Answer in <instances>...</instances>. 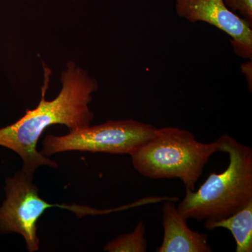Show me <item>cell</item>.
Masks as SVG:
<instances>
[{"label": "cell", "mask_w": 252, "mask_h": 252, "mask_svg": "<svg viewBox=\"0 0 252 252\" xmlns=\"http://www.w3.org/2000/svg\"><path fill=\"white\" fill-rule=\"evenodd\" d=\"M146 227L140 220L131 233H125L109 242L104 248L109 252H145L147 244L145 237Z\"/></svg>", "instance_id": "obj_9"}, {"label": "cell", "mask_w": 252, "mask_h": 252, "mask_svg": "<svg viewBox=\"0 0 252 252\" xmlns=\"http://www.w3.org/2000/svg\"><path fill=\"white\" fill-rule=\"evenodd\" d=\"M217 141L229 165L221 173L212 172L197 191L187 189L177 209L187 220L217 221L252 201V149L227 134Z\"/></svg>", "instance_id": "obj_2"}, {"label": "cell", "mask_w": 252, "mask_h": 252, "mask_svg": "<svg viewBox=\"0 0 252 252\" xmlns=\"http://www.w3.org/2000/svg\"><path fill=\"white\" fill-rule=\"evenodd\" d=\"M252 60L249 61L248 63H245L242 65V71L243 74H245V77L247 78V80L248 81L249 88L250 87V91H252Z\"/></svg>", "instance_id": "obj_11"}, {"label": "cell", "mask_w": 252, "mask_h": 252, "mask_svg": "<svg viewBox=\"0 0 252 252\" xmlns=\"http://www.w3.org/2000/svg\"><path fill=\"white\" fill-rule=\"evenodd\" d=\"M175 10L180 17L189 22L208 23L224 32L231 37L235 54L252 59V28L230 11L223 0H176Z\"/></svg>", "instance_id": "obj_6"}, {"label": "cell", "mask_w": 252, "mask_h": 252, "mask_svg": "<svg viewBox=\"0 0 252 252\" xmlns=\"http://www.w3.org/2000/svg\"><path fill=\"white\" fill-rule=\"evenodd\" d=\"M207 230L223 228L229 230L236 242L237 252H252V201L240 211L217 221L205 222Z\"/></svg>", "instance_id": "obj_8"}, {"label": "cell", "mask_w": 252, "mask_h": 252, "mask_svg": "<svg viewBox=\"0 0 252 252\" xmlns=\"http://www.w3.org/2000/svg\"><path fill=\"white\" fill-rule=\"evenodd\" d=\"M174 200H165L162 205L163 240L157 252H210L207 236L193 231L179 211Z\"/></svg>", "instance_id": "obj_7"}, {"label": "cell", "mask_w": 252, "mask_h": 252, "mask_svg": "<svg viewBox=\"0 0 252 252\" xmlns=\"http://www.w3.org/2000/svg\"><path fill=\"white\" fill-rule=\"evenodd\" d=\"M223 1L230 11L240 13L243 19L252 28V0H223Z\"/></svg>", "instance_id": "obj_10"}, {"label": "cell", "mask_w": 252, "mask_h": 252, "mask_svg": "<svg viewBox=\"0 0 252 252\" xmlns=\"http://www.w3.org/2000/svg\"><path fill=\"white\" fill-rule=\"evenodd\" d=\"M44 66V83L37 107L27 110L14 124L0 128V146L16 152L23 160V171L32 175L42 165L59 167L57 162L36 149L41 134L49 126L58 124L67 126L70 131L90 126L94 113L89 105L92 94L98 89L95 79L75 63L69 61L61 75L62 89L59 95L53 100H46L51 70Z\"/></svg>", "instance_id": "obj_1"}, {"label": "cell", "mask_w": 252, "mask_h": 252, "mask_svg": "<svg viewBox=\"0 0 252 252\" xmlns=\"http://www.w3.org/2000/svg\"><path fill=\"white\" fill-rule=\"evenodd\" d=\"M218 142L203 143L185 129L157 128L148 140L130 154L141 175L154 180L180 179L186 189L195 190L210 158L219 152Z\"/></svg>", "instance_id": "obj_3"}, {"label": "cell", "mask_w": 252, "mask_h": 252, "mask_svg": "<svg viewBox=\"0 0 252 252\" xmlns=\"http://www.w3.org/2000/svg\"><path fill=\"white\" fill-rule=\"evenodd\" d=\"M157 129L133 119L109 121L70 131L66 135H47L43 141L41 153L45 157L68 151L130 155L151 138Z\"/></svg>", "instance_id": "obj_4"}, {"label": "cell", "mask_w": 252, "mask_h": 252, "mask_svg": "<svg viewBox=\"0 0 252 252\" xmlns=\"http://www.w3.org/2000/svg\"><path fill=\"white\" fill-rule=\"evenodd\" d=\"M32 175L22 170L5 180L4 201L0 207V233H18L26 240L28 251L39 248L37 222L47 209L67 208L77 212L78 206L53 205L39 197L38 188L32 183Z\"/></svg>", "instance_id": "obj_5"}]
</instances>
